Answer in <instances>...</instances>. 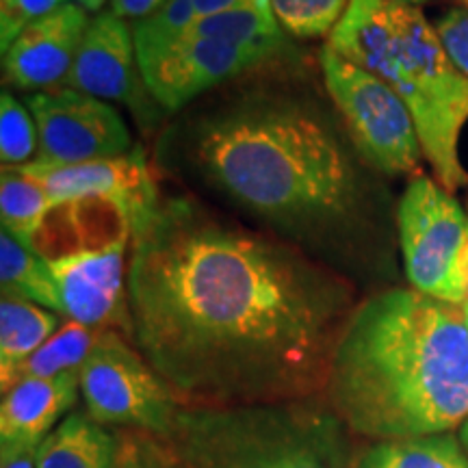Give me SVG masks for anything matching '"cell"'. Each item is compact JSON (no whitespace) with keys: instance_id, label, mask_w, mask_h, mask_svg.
I'll return each instance as SVG.
<instances>
[{"instance_id":"obj_1","label":"cell","mask_w":468,"mask_h":468,"mask_svg":"<svg viewBox=\"0 0 468 468\" xmlns=\"http://www.w3.org/2000/svg\"><path fill=\"white\" fill-rule=\"evenodd\" d=\"M131 226L126 336L180 406L325 393L356 308L336 271L189 197H161Z\"/></svg>"},{"instance_id":"obj_2","label":"cell","mask_w":468,"mask_h":468,"mask_svg":"<svg viewBox=\"0 0 468 468\" xmlns=\"http://www.w3.org/2000/svg\"><path fill=\"white\" fill-rule=\"evenodd\" d=\"M204 183L289 241L336 245L362 208L358 163L317 111L284 96L228 102L193 124Z\"/></svg>"},{"instance_id":"obj_3","label":"cell","mask_w":468,"mask_h":468,"mask_svg":"<svg viewBox=\"0 0 468 468\" xmlns=\"http://www.w3.org/2000/svg\"><path fill=\"white\" fill-rule=\"evenodd\" d=\"M325 401L373 441L447 434L468 419V327L458 303L417 289L367 297L345 325Z\"/></svg>"},{"instance_id":"obj_4","label":"cell","mask_w":468,"mask_h":468,"mask_svg":"<svg viewBox=\"0 0 468 468\" xmlns=\"http://www.w3.org/2000/svg\"><path fill=\"white\" fill-rule=\"evenodd\" d=\"M325 46L393 87L412 113L423 156L444 189L468 185L458 154L468 122V76L453 66L419 7L349 0Z\"/></svg>"},{"instance_id":"obj_5","label":"cell","mask_w":468,"mask_h":468,"mask_svg":"<svg viewBox=\"0 0 468 468\" xmlns=\"http://www.w3.org/2000/svg\"><path fill=\"white\" fill-rule=\"evenodd\" d=\"M165 441L189 468H354L347 425L319 397L180 408Z\"/></svg>"},{"instance_id":"obj_6","label":"cell","mask_w":468,"mask_h":468,"mask_svg":"<svg viewBox=\"0 0 468 468\" xmlns=\"http://www.w3.org/2000/svg\"><path fill=\"white\" fill-rule=\"evenodd\" d=\"M319 63L325 90L362 159L388 176L417 172L423 148L412 113L393 87L330 46L321 48Z\"/></svg>"},{"instance_id":"obj_7","label":"cell","mask_w":468,"mask_h":468,"mask_svg":"<svg viewBox=\"0 0 468 468\" xmlns=\"http://www.w3.org/2000/svg\"><path fill=\"white\" fill-rule=\"evenodd\" d=\"M87 414L101 425H122L167 438L180 403L139 349L120 330H104L79 371Z\"/></svg>"},{"instance_id":"obj_8","label":"cell","mask_w":468,"mask_h":468,"mask_svg":"<svg viewBox=\"0 0 468 468\" xmlns=\"http://www.w3.org/2000/svg\"><path fill=\"white\" fill-rule=\"evenodd\" d=\"M397 224L412 289L462 306L464 297L455 282V261L464 243L468 218L452 191L427 176H414L401 196Z\"/></svg>"},{"instance_id":"obj_9","label":"cell","mask_w":468,"mask_h":468,"mask_svg":"<svg viewBox=\"0 0 468 468\" xmlns=\"http://www.w3.org/2000/svg\"><path fill=\"white\" fill-rule=\"evenodd\" d=\"M27 107L39 134L37 161L69 165L131 152L126 122L101 98L57 87L33 93Z\"/></svg>"},{"instance_id":"obj_10","label":"cell","mask_w":468,"mask_h":468,"mask_svg":"<svg viewBox=\"0 0 468 468\" xmlns=\"http://www.w3.org/2000/svg\"><path fill=\"white\" fill-rule=\"evenodd\" d=\"M267 58H273V55L191 35L137 55L145 87L152 98L169 111L186 107L202 93L250 72Z\"/></svg>"},{"instance_id":"obj_11","label":"cell","mask_w":468,"mask_h":468,"mask_svg":"<svg viewBox=\"0 0 468 468\" xmlns=\"http://www.w3.org/2000/svg\"><path fill=\"white\" fill-rule=\"evenodd\" d=\"M126 245L117 241L48 261L63 317L98 330L126 332Z\"/></svg>"},{"instance_id":"obj_12","label":"cell","mask_w":468,"mask_h":468,"mask_svg":"<svg viewBox=\"0 0 468 468\" xmlns=\"http://www.w3.org/2000/svg\"><path fill=\"white\" fill-rule=\"evenodd\" d=\"M17 169L44 186L52 207L90 200V197H107L126 208L131 224L161 200L142 150H131L128 154L113 159L69 163V165L35 159Z\"/></svg>"},{"instance_id":"obj_13","label":"cell","mask_w":468,"mask_h":468,"mask_svg":"<svg viewBox=\"0 0 468 468\" xmlns=\"http://www.w3.org/2000/svg\"><path fill=\"white\" fill-rule=\"evenodd\" d=\"M87 27V11L76 3L63 5L28 25L3 52L5 80L22 91L61 87L74 66Z\"/></svg>"},{"instance_id":"obj_14","label":"cell","mask_w":468,"mask_h":468,"mask_svg":"<svg viewBox=\"0 0 468 468\" xmlns=\"http://www.w3.org/2000/svg\"><path fill=\"white\" fill-rule=\"evenodd\" d=\"M139 76L142 72L131 28L109 11L90 20L74 66L61 87L104 102L133 104Z\"/></svg>"},{"instance_id":"obj_15","label":"cell","mask_w":468,"mask_h":468,"mask_svg":"<svg viewBox=\"0 0 468 468\" xmlns=\"http://www.w3.org/2000/svg\"><path fill=\"white\" fill-rule=\"evenodd\" d=\"M79 373L50 379H25L3 393L0 460L3 464L35 455L79 397Z\"/></svg>"},{"instance_id":"obj_16","label":"cell","mask_w":468,"mask_h":468,"mask_svg":"<svg viewBox=\"0 0 468 468\" xmlns=\"http://www.w3.org/2000/svg\"><path fill=\"white\" fill-rule=\"evenodd\" d=\"M35 468H117V438L90 414H68L33 455Z\"/></svg>"},{"instance_id":"obj_17","label":"cell","mask_w":468,"mask_h":468,"mask_svg":"<svg viewBox=\"0 0 468 468\" xmlns=\"http://www.w3.org/2000/svg\"><path fill=\"white\" fill-rule=\"evenodd\" d=\"M185 35L241 46V48L265 50L273 57L286 46L284 31L271 9V0H248L219 14L202 16Z\"/></svg>"},{"instance_id":"obj_18","label":"cell","mask_w":468,"mask_h":468,"mask_svg":"<svg viewBox=\"0 0 468 468\" xmlns=\"http://www.w3.org/2000/svg\"><path fill=\"white\" fill-rule=\"evenodd\" d=\"M102 332L104 330H98V327L66 321L25 362L9 371H0L3 393H7L11 386L25 382V379H50L66 376V373H79L96 345L101 343Z\"/></svg>"},{"instance_id":"obj_19","label":"cell","mask_w":468,"mask_h":468,"mask_svg":"<svg viewBox=\"0 0 468 468\" xmlns=\"http://www.w3.org/2000/svg\"><path fill=\"white\" fill-rule=\"evenodd\" d=\"M0 282L3 295L22 297L58 313V292L50 262L9 230L0 232Z\"/></svg>"},{"instance_id":"obj_20","label":"cell","mask_w":468,"mask_h":468,"mask_svg":"<svg viewBox=\"0 0 468 468\" xmlns=\"http://www.w3.org/2000/svg\"><path fill=\"white\" fill-rule=\"evenodd\" d=\"M354 468H468V455L453 434L379 441Z\"/></svg>"},{"instance_id":"obj_21","label":"cell","mask_w":468,"mask_h":468,"mask_svg":"<svg viewBox=\"0 0 468 468\" xmlns=\"http://www.w3.org/2000/svg\"><path fill=\"white\" fill-rule=\"evenodd\" d=\"M61 321L48 308L3 295L0 302V371H9L35 354L55 332Z\"/></svg>"},{"instance_id":"obj_22","label":"cell","mask_w":468,"mask_h":468,"mask_svg":"<svg viewBox=\"0 0 468 468\" xmlns=\"http://www.w3.org/2000/svg\"><path fill=\"white\" fill-rule=\"evenodd\" d=\"M50 207L48 193L37 180L17 167H3V178H0L3 230H9L31 245V239L39 230Z\"/></svg>"},{"instance_id":"obj_23","label":"cell","mask_w":468,"mask_h":468,"mask_svg":"<svg viewBox=\"0 0 468 468\" xmlns=\"http://www.w3.org/2000/svg\"><path fill=\"white\" fill-rule=\"evenodd\" d=\"M347 7L349 0H271L280 28L300 39L330 37Z\"/></svg>"},{"instance_id":"obj_24","label":"cell","mask_w":468,"mask_h":468,"mask_svg":"<svg viewBox=\"0 0 468 468\" xmlns=\"http://www.w3.org/2000/svg\"><path fill=\"white\" fill-rule=\"evenodd\" d=\"M39 134L28 107L16 101L14 93L0 96V161L3 167H22L37 159Z\"/></svg>"},{"instance_id":"obj_25","label":"cell","mask_w":468,"mask_h":468,"mask_svg":"<svg viewBox=\"0 0 468 468\" xmlns=\"http://www.w3.org/2000/svg\"><path fill=\"white\" fill-rule=\"evenodd\" d=\"M117 468H189L165 438L133 431L117 438Z\"/></svg>"},{"instance_id":"obj_26","label":"cell","mask_w":468,"mask_h":468,"mask_svg":"<svg viewBox=\"0 0 468 468\" xmlns=\"http://www.w3.org/2000/svg\"><path fill=\"white\" fill-rule=\"evenodd\" d=\"M69 0H0V44L3 52L28 25L42 20Z\"/></svg>"},{"instance_id":"obj_27","label":"cell","mask_w":468,"mask_h":468,"mask_svg":"<svg viewBox=\"0 0 468 468\" xmlns=\"http://www.w3.org/2000/svg\"><path fill=\"white\" fill-rule=\"evenodd\" d=\"M434 28L453 66L468 76V9H452L436 22Z\"/></svg>"},{"instance_id":"obj_28","label":"cell","mask_w":468,"mask_h":468,"mask_svg":"<svg viewBox=\"0 0 468 468\" xmlns=\"http://www.w3.org/2000/svg\"><path fill=\"white\" fill-rule=\"evenodd\" d=\"M165 0H111V14L122 20H144L154 14Z\"/></svg>"},{"instance_id":"obj_29","label":"cell","mask_w":468,"mask_h":468,"mask_svg":"<svg viewBox=\"0 0 468 468\" xmlns=\"http://www.w3.org/2000/svg\"><path fill=\"white\" fill-rule=\"evenodd\" d=\"M455 282H458V289L462 292V297H464V302H468V228L464 243H462V250L458 254V261H455Z\"/></svg>"},{"instance_id":"obj_30","label":"cell","mask_w":468,"mask_h":468,"mask_svg":"<svg viewBox=\"0 0 468 468\" xmlns=\"http://www.w3.org/2000/svg\"><path fill=\"white\" fill-rule=\"evenodd\" d=\"M191 3L197 17H202V16L219 14V11H226L230 7H237V5L248 3V0H191Z\"/></svg>"},{"instance_id":"obj_31","label":"cell","mask_w":468,"mask_h":468,"mask_svg":"<svg viewBox=\"0 0 468 468\" xmlns=\"http://www.w3.org/2000/svg\"><path fill=\"white\" fill-rule=\"evenodd\" d=\"M104 3H107V0H76V5H80L85 11H91V14H96V16H98V11L104 7Z\"/></svg>"},{"instance_id":"obj_32","label":"cell","mask_w":468,"mask_h":468,"mask_svg":"<svg viewBox=\"0 0 468 468\" xmlns=\"http://www.w3.org/2000/svg\"><path fill=\"white\" fill-rule=\"evenodd\" d=\"M3 468H35V460L33 455H25V458L7 462V464H3Z\"/></svg>"},{"instance_id":"obj_33","label":"cell","mask_w":468,"mask_h":468,"mask_svg":"<svg viewBox=\"0 0 468 468\" xmlns=\"http://www.w3.org/2000/svg\"><path fill=\"white\" fill-rule=\"evenodd\" d=\"M458 441H460V444H462V449H464L466 455H468V419L464 420V423L460 425V436H458Z\"/></svg>"},{"instance_id":"obj_34","label":"cell","mask_w":468,"mask_h":468,"mask_svg":"<svg viewBox=\"0 0 468 468\" xmlns=\"http://www.w3.org/2000/svg\"><path fill=\"white\" fill-rule=\"evenodd\" d=\"M388 3H397V5H408V7H419V5L431 3V0H388Z\"/></svg>"},{"instance_id":"obj_35","label":"cell","mask_w":468,"mask_h":468,"mask_svg":"<svg viewBox=\"0 0 468 468\" xmlns=\"http://www.w3.org/2000/svg\"><path fill=\"white\" fill-rule=\"evenodd\" d=\"M462 313H464V321H466V327H468V302L462 303Z\"/></svg>"},{"instance_id":"obj_36","label":"cell","mask_w":468,"mask_h":468,"mask_svg":"<svg viewBox=\"0 0 468 468\" xmlns=\"http://www.w3.org/2000/svg\"><path fill=\"white\" fill-rule=\"evenodd\" d=\"M462 3H464V7L468 9V0H462Z\"/></svg>"}]
</instances>
